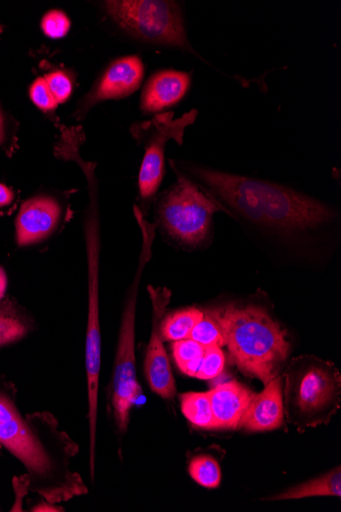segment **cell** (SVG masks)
<instances>
[{
	"label": "cell",
	"instance_id": "cell-1",
	"mask_svg": "<svg viewBox=\"0 0 341 512\" xmlns=\"http://www.w3.org/2000/svg\"><path fill=\"white\" fill-rule=\"evenodd\" d=\"M273 262L329 265L341 245V209L294 186L191 161H170Z\"/></svg>",
	"mask_w": 341,
	"mask_h": 512
},
{
	"label": "cell",
	"instance_id": "cell-2",
	"mask_svg": "<svg viewBox=\"0 0 341 512\" xmlns=\"http://www.w3.org/2000/svg\"><path fill=\"white\" fill-rule=\"evenodd\" d=\"M16 396L14 385L0 376V445L22 462L31 490L51 504L86 495L85 482L72 468L79 445L51 412L23 415Z\"/></svg>",
	"mask_w": 341,
	"mask_h": 512
},
{
	"label": "cell",
	"instance_id": "cell-3",
	"mask_svg": "<svg viewBox=\"0 0 341 512\" xmlns=\"http://www.w3.org/2000/svg\"><path fill=\"white\" fill-rule=\"evenodd\" d=\"M225 347L243 375L264 386L281 375L292 350L290 336L270 310L258 303L216 308Z\"/></svg>",
	"mask_w": 341,
	"mask_h": 512
},
{
	"label": "cell",
	"instance_id": "cell-4",
	"mask_svg": "<svg viewBox=\"0 0 341 512\" xmlns=\"http://www.w3.org/2000/svg\"><path fill=\"white\" fill-rule=\"evenodd\" d=\"M284 414L301 433L326 426L341 404V375L336 365L315 355L288 361L283 370Z\"/></svg>",
	"mask_w": 341,
	"mask_h": 512
},
{
	"label": "cell",
	"instance_id": "cell-5",
	"mask_svg": "<svg viewBox=\"0 0 341 512\" xmlns=\"http://www.w3.org/2000/svg\"><path fill=\"white\" fill-rule=\"evenodd\" d=\"M133 210L142 242L137 268L125 295L112 379V405L121 435L127 432L131 409L141 392L136 378V311L141 278L153 257L157 229L156 224L146 220L136 205Z\"/></svg>",
	"mask_w": 341,
	"mask_h": 512
},
{
	"label": "cell",
	"instance_id": "cell-6",
	"mask_svg": "<svg viewBox=\"0 0 341 512\" xmlns=\"http://www.w3.org/2000/svg\"><path fill=\"white\" fill-rule=\"evenodd\" d=\"M156 201V227L186 250H206L214 242L217 205L196 184L177 175Z\"/></svg>",
	"mask_w": 341,
	"mask_h": 512
},
{
	"label": "cell",
	"instance_id": "cell-7",
	"mask_svg": "<svg viewBox=\"0 0 341 512\" xmlns=\"http://www.w3.org/2000/svg\"><path fill=\"white\" fill-rule=\"evenodd\" d=\"M104 7L111 20L131 38L182 51L232 78L193 48L186 32L180 3L171 0H109L104 3Z\"/></svg>",
	"mask_w": 341,
	"mask_h": 512
},
{
	"label": "cell",
	"instance_id": "cell-8",
	"mask_svg": "<svg viewBox=\"0 0 341 512\" xmlns=\"http://www.w3.org/2000/svg\"><path fill=\"white\" fill-rule=\"evenodd\" d=\"M199 111L192 109L180 118L174 112L157 114L152 120L134 123L130 132L138 145L143 146L144 155L138 176L139 210L145 217L156 199L165 177V152L170 141L183 144L187 127L196 123Z\"/></svg>",
	"mask_w": 341,
	"mask_h": 512
},
{
	"label": "cell",
	"instance_id": "cell-9",
	"mask_svg": "<svg viewBox=\"0 0 341 512\" xmlns=\"http://www.w3.org/2000/svg\"><path fill=\"white\" fill-rule=\"evenodd\" d=\"M152 302V333L144 360V374L151 390L165 400L177 395V388L170 359L161 334V322L166 315L172 293L167 288L149 287Z\"/></svg>",
	"mask_w": 341,
	"mask_h": 512
},
{
	"label": "cell",
	"instance_id": "cell-10",
	"mask_svg": "<svg viewBox=\"0 0 341 512\" xmlns=\"http://www.w3.org/2000/svg\"><path fill=\"white\" fill-rule=\"evenodd\" d=\"M143 77L144 66L139 57L127 56L115 60L94 84L80 112L105 101L121 100L133 95Z\"/></svg>",
	"mask_w": 341,
	"mask_h": 512
},
{
	"label": "cell",
	"instance_id": "cell-11",
	"mask_svg": "<svg viewBox=\"0 0 341 512\" xmlns=\"http://www.w3.org/2000/svg\"><path fill=\"white\" fill-rule=\"evenodd\" d=\"M61 217L59 203L46 196L25 202L16 221V241L20 247L39 244L56 230Z\"/></svg>",
	"mask_w": 341,
	"mask_h": 512
},
{
	"label": "cell",
	"instance_id": "cell-12",
	"mask_svg": "<svg viewBox=\"0 0 341 512\" xmlns=\"http://www.w3.org/2000/svg\"><path fill=\"white\" fill-rule=\"evenodd\" d=\"M285 421L283 403V377L272 380L259 395H255L238 430L264 433L280 429Z\"/></svg>",
	"mask_w": 341,
	"mask_h": 512
},
{
	"label": "cell",
	"instance_id": "cell-13",
	"mask_svg": "<svg viewBox=\"0 0 341 512\" xmlns=\"http://www.w3.org/2000/svg\"><path fill=\"white\" fill-rule=\"evenodd\" d=\"M191 85V74L177 70H161L146 82L140 110L144 114H160L181 102Z\"/></svg>",
	"mask_w": 341,
	"mask_h": 512
},
{
	"label": "cell",
	"instance_id": "cell-14",
	"mask_svg": "<svg viewBox=\"0 0 341 512\" xmlns=\"http://www.w3.org/2000/svg\"><path fill=\"white\" fill-rule=\"evenodd\" d=\"M214 415L215 430H238L255 394L235 380L220 384L208 392Z\"/></svg>",
	"mask_w": 341,
	"mask_h": 512
},
{
	"label": "cell",
	"instance_id": "cell-15",
	"mask_svg": "<svg viewBox=\"0 0 341 512\" xmlns=\"http://www.w3.org/2000/svg\"><path fill=\"white\" fill-rule=\"evenodd\" d=\"M34 329V320L15 301L0 302V347L15 344L26 338Z\"/></svg>",
	"mask_w": 341,
	"mask_h": 512
},
{
	"label": "cell",
	"instance_id": "cell-16",
	"mask_svg": "<svg viewBox=\"0 0 341 512\" xmlns=\"http://www.w3.org/2000/svg\"><path fill=\"white\" fill-rule=\"evenodd\" d=\"M341 496V471L338 465L337 468L330 472L316 478L309 480L303 484L295 487H290L284 492L280 493L266 500L279 501V500H297L310 497H340Z\"/></svg>",
	"mask_w": 341,
	"mask_h": 512
},
{
	"label": "cell",
	"instance_id": "cell-17",
	"mask_svg": "<svg viewBox=\"0 0 341 512\" xmlns=\"http://www.w3.org/2000/svg\"><path fill=\"white\" fill-rule=\"evenodd\" d=\"M203 316L204 311L197 307H187L165 315L161 322L164 341L178 342L189 339L192 330Z\"/></svg>",
	"mask_w": 341,
	"mask_h": 512
},
{
	"label": "cell",
	"instance_id": "cell-18",
	"mask_svg": "<svg viewBox=\"0 0 341 512\" xmlns=\"http://www.w3.org/2000/svg\"><path fill=\"white\" fill-rule=\"evenodd\" d=\"M180 407L186 420L202 430H215L214 415L209 393L189 392L180 395Z\"/></svg>",
	"mask_w": 341,
	"mask_h": 512
},
{
	"label": "cell",
	"instance_id": "cell-19",
	"mask_svg": "<svg viewBox=\"0 0 341 512\" xmlns=\"http://www.w3.org/2000/svg\"><path fill=\"white\" fill-rule=\"evenodd\" d=\"M206 348L191 339L174 342L173 358L184 375L196 378Z\"/></svg>",
	"mask_w": 341,
	"mask_h": 512
},
{
	"label": "cell",
	"instance_id": "cell-20",
	"mask_svg": "<svg viewBox=\"0 0 341 512\" xmlns=\"http://www.w3.org/2000/svg\"><path fill=\"white\" fill-rule=\"evenodd\" d=\"M189 339L196 341L205 348L225 347V337L216 308L204 311L203 318L194 327Z\"/></svg>",
	"mask_w": 341,
	"mask_h": 512
},
{
	"label": "cell",
	"instance_id": "cell-21",
	"mask_svg": "<svg viewBox=\"0 0 341 512\" xmlns=\"http://www.w3.org/2000/svg\"><path fill=\"white\" fill-rule=\"evenodd\" d=\"M188 473L202 487L216 489L221 484L220 464L211 455L202 454L192 458L188 464Z\"/></svg>",
	"mask_w": 341,
	"mask_h": 512
},
{
	"label": "cell",
	"instance_id": "cell-22",
	"mask_svg": "<svg viewBox=\"0 0 341 512\" xmlns=\"http://www.w3.org/2000/svg\"><path fill=\"white\" fill-rule=\"evenodd\" d=\"M226 359L225 354L220 347H208L196 376V379L202 381H211L217 379L223 372Z\"/></svg>",
	"mask_w": 341,
	"mask_h": 512
},
{
	"label": "cell",
	"instance_id": "cell-23",
	"mask_svg": "<svg viewBox=\"0 0 341 512\" xmlns=\"http://www.w3.org/2000/svg\"><path fill=\"white\" fill-rule=\"evenodd\" d=\"M69 18L61 11L47 13L41 22V28L46 36L51 38H62L70 29Z\"/></svg>",
	"mask_w": 341,
	"mask_h": 512
},
{
	"label": "cell",
	"instance_id": "cell-24",
	"mask_svg": "<svg viewBox=\"0 0 341 512\" xmlns=\"http://www.w3.org/2000/svg\"><path fill=\"white\" fill-rule=\"evenodd\" d=\"M30 96L33 103L43 111H51L57 108L58 103L48 87L45 78H38L30 88Z\"/></svg>",
	"mask_w": 341,
	"mask_h": 512
},
{
	"label": "cell",
	"instance_id": "cell-25",
	"mask_svg": "<svg viewBox=\"0 0 341 512\" xmlns=\"http://www.w3.org/2000/svg\"><path fill=\"white\" fill-rule=\"evenodd\" d=\"M45 80L58 104L69 99L72 93V82L64 72L57 71L48 74Z\"/></svg>",
	"mask_w": 341,
	"mask_h": 512
},
{
	"label": "cell",
	"instance_id": "cell-26",
	"mask_svg": "<svg viewBox=\"0 0 341 512\" xmlns=\"http://www.w3.org/2000/svg\"><path fill=\"white\" fill-rule=\"evenodd\" d=\"M14 201V193L7 185L0 183V208H4L12 204Z\"/></svg>",
	"mask_w": 341,
	"mask_h": 512
},
{
	"label": "cell",
	"instance_id": "cell-27",
	"mask_svg": "<svg viewBox=\"0 0 341 512\" xmlns=\"http://www.w3.org/2000/svg\"><path fill=\"white\" fill-rule=\"evenodd\" d=\"M8 275L3 267H0V302L5 299L8 290Z\"/></svg>",
	"mask_w": 341,
	"mask_h": 512
},
{
	"label": "cell",
	"instance_id": "cell-28",
	"mask_svg": "<svg viewBox=\"0 0 341 512\" xmlns=\"http://www.w3.org/2000/svg\"><path fill=\"white\" fill-rule=\"evenodd\" d=\"M5 141V127H4V119L2 114H0V145H2Z\"/></svg>",
	"mask_w": 341,
	"mask_h": 512
}]
</instances>
